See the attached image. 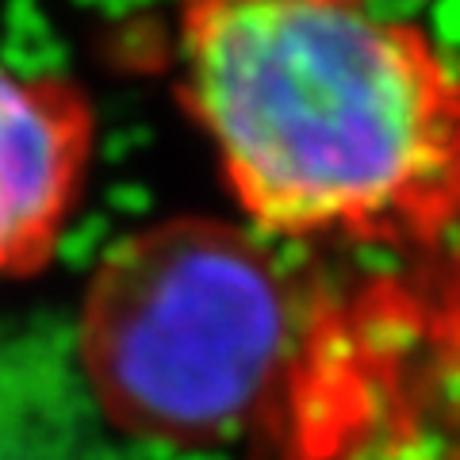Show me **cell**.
Returning <instances> with one entry per match:
<instances>
[{
  "mask_svg": "<svg viewBox=\"0 0 460 460\" xmlns=\"http://www.w3.org/2000/svg\"><path fill=\"white\" fill-rule=\"evenodd\" d=\"M93 150L96 111L74 81L23 77L0 62V280L50 265Z\"/></svg>",
  "mask_w": 460,
  "mask_h": 460,
  "instance_id": "3957f363",
  "label": "cell"
},
{
  "mask_svg": "<svg viewBox=\"0 0 460 460\" xmlns=\"http://www.w3.org/2000/svg\"><path fill=\"white\" fill-rule=\"evenodd\" d=\"M304 326L280 261L250 230L172 215L100 257L81 365L115 429L208 449L277 426Z\"/></svg>",
  "mask_w": 460,
  "mask_h": 460,
  "instance_id": "7a4b0ae2",
  "label": "cell"
},
{
  "mask_svg": "<svg viewBox=\"0 0 460 460\" xmlns=\"http://www.w3.org/2000/svg\"><path fill=\"white\" fill-rule=\"evenodd\" d=\"M177 62L250 223L449 253L460 100L422 27L368 0H181Z\"/></svg>",
  "mask_w": 460,
  "mask_h": 460,
  "instance_id": "6da1fadb",
  "label": "cell"
}]
</instances>
